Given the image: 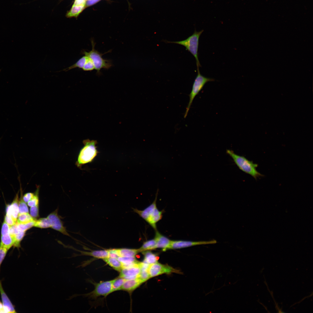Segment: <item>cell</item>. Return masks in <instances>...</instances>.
<instances>
[{"label":"cell","instance_id":"cell-1","mask_svg":"<svg viewBox=\"0 0 313 313\" xmlns=\"http://www.w3.org/2000/svg\"><path fill=\"white\" fill-rule=\"evenodd\" d=\"M226 153L232 158L237 166L242 171L250 175L256 179L263 176L256 170V168L258 166L257 164L254 163L243 156L235 154L232 150H227Z\"/></svg>","mask_w":313,"mask_h":313},{"label":"cell","instance_id":"cell-2","mask_svg":"<svg viewBox=\"0 0 313 313\" xmlns=\"http://www.w3.org/2000/svg\"><path fill=\"white\" fill-rule=\"evenodd\" d=\"M92 48L91 50L88 52L83 50L82 51V54L89 58L93 62L97 70L98 74H100V70L102 69H108L112 66L111 61L105 59L103 58L102 56L105 54L111 52V50L108 51L104 54L100 53L95 48V43L93 39H91Z\"/></svg>","mask_w":313,"mask_h":313},{"label":"cell","instance_id":"cell-3","mask_svg":"<svg viewBox=\"0 0 313 313\" xmlns=\"http://www.w3.org/2000/svg\"><path fill=\"white\" fill-rule=\"evenodd\" d=\"M84 146L81 150L76 164L80 168L84 164L91 162L98 153L96 140L88 139L83 141Z\"/></svg>","mask_w":313,"mask_h":313},{"label":"cell","instance_id":"cell-4","mask_svg":"<svg viewBox=\"0 0 313 313\" xmlns=\"http://www.w3.org/2000/svg\"><path fill=\"white\" fill-rule=\"evenodd\" d=\"M203 30L197 32L196 30L191 36L186 39L179 41H164L167 43H174L182 45L185 47L187 50L189 51L195 57L197 67V70H199V67L201 66L198 57V49L199 40L200 37L203 31Z\"/></svg>","mask_w":313,"mask_h":313},{"label":"cell","instance_id":"cell-5","mask_svg":"<svg viewBox=\"0 0 313 313\" xmlns=\"http://www.w3.org/2000/svg\"><path fill=\"white\" fill-rule=\"evenodd\" d=\"M214 80L212 78L203 76L201 74L199 70H197V74L193 82L191 91L189 95V100L184 114V118L187 117L194 98L203 89L205 84L208 82Z\"/></svg>","mask_w":313,"mask_h":313},{"label":"cell","instance_id":"cell-6","mask_svg":"<svg viewBox=\"0 0 313 313\" xmlns=\"http://www.w3.org/2000/svg\"><path fill=\"white\" fill-rule=\"evenodd\" d=\"M148 270L150 278L163 274L179 273L178 270L168 265L162 264L158 262L150 265Z\"/></svg>","mask_w":313,"mask_h":313},{"label":"cell","instance_id":"cell-7","mask_svg":"<svg viewBox=\"0 0 313 313\" xmlns=\"http://www.w3.org/2000/svg\"><path fill=\"white\" fill-rule=\"evenodd\" d=\"M140 263L138 262L123 267L120 271V276L126 280L132 279L139 277L141 272Z\"/></svg>","mask_w":313,"mask_h":313},{"label":"cell","instance_id":"cell-8","mask_svg":"<svg viewBox=\"0 0 313 313\" xmlns=\"http://www.w3.org/2000/svg\"><path fill=\"white\" fill-rule=\"evenodd\" d=\"M58 212V209H57L49 214L47 217L50 221L51 228L65 235L70 236V235L64 226Z\"/></svg>","mask_w":313,"mask_h":313},{"label":"cell","instance_id":"cell-9","mask_svg":"<svg viewBox=\"0 0 313 313\" xmlns=\"http://www.w3.org/2000/svg\"><path fill=\"white\" fill-rule=\"evenodd\" d=\"M216 243V241L215 240L199 241L184 240L172 241L169 249H180L198 245L215 244Z\"/></svg>","mask_w":313,"mask_h":313},{"label":"cell","instance_id":"cell-10","mask_svg":"<svg viewBox=\"0 0 313 313\" xmlns=\"http://www.w3.org/2000/svg\"><path fill=\"white\" fill-rule=\"evenodd\" d=\"M112 280L102 282L97 284L92 292L93 297L100 296H106L112 292Z\"/></svg>","mask_w":313,"mask_h":313},{"label":"cell","instance_id":"cell-11","mask_svg":"<svg viewBox=\"0 0 313 313\" xmlns=\"http://www.w3.org/2000/svg\"><path fill=\"white\" fill-rule=\"evenodd\" d=\"M154 238L156 242L155 249L157 248H161L163 251L169 249L171 240L161 234L156 230Z\"/></svg>","mask_w":313,"mask_h":313},{"label":"cell","instance_id":"cell-12","mask_svg":"<svg viewBox=\"0 0 313 313\" xmlns=\"http://www.w3.org/2000/svg\"><path fill=\"white\" fill-rule=\"evenodd\" d=\"M0 293L5 313L16 312L14 305L3 289L0 280Z\"/></svg>","mask_w":313,"mask_h":313},{"label":"cell","instance_id":"cell-13","mask_svg":"<svg viewBox=\"0 0 313 313\" xmlns=\"http://www.w3.org/2000/svg\"><path fill=\"white\" fill-rule=\"evenodd\" d=\"M19 192L16 194L11 204L8 205L6 209V214L11 216L16 221L19 213Z\"/></svg>","mask_w":313,"mask_h":313},{"label":"cell","instance_id":"cell-14","mask_svg":"<svg viewBox=\"0 0 313 313\" xmlns=\"http://www.w3.org/2000/svg\"><path fill=\"white\" fill-rule=\"evenodd\" d=\"M143 283L139 278L134 279L126 280L121 290L129 292H132Z\"/></svg>","mask_w":313,"mask_h":313},{"label":"cell","instance_id":"cell-15","mask_svg":"<svg viewBox=\"0 0 313 313\" xmlns=\"http://www.w3.org/2000/svg\"><path fill=\"white\" fill-rule=\"evenodd\" d=\"M158 191V190H157L154 201L150 205L143 210H140L137 209L134 210L135 212L138 214L140 216L146 221L148 219L151 214L155 208L156 207V201Z\"/></svg>","mask_w":313,"mask_h":313},{"label":"cell","instance_id":"cell-16","mask_svg":"<svg viewBox=\"0 0 313 313\" xmlns=\"http://www.w3.org/2000/svg\"><path fill=\"white\" fill-rule=\"evenodd\" d=\"M163 211H159L156 207L150 214L147 222L156 230V223L162 218Z\"/></svg>","mask_w":313,"mask_h":313},{"label":"cell","instance_id":"cell-17","mask_svg":"<svg viewBox=\"0 0 313 313\" xmlns=\"http://www.w3.org/2000/svg\"><path fill=\"white\" fill-rule=\"evenodd\" d=\"M14 243L13 236L10 235L9 233L1 236L0 246L8 250L13 246Z\"/></svg>","mask_w":313,"mask_h":313},{"label":"cell","instance_id":"cell-18","mask_svg":"<svg viewBox=\"0 0 313 313\" xmlns=\"http://www.w3.org/2000/svg\"><path fill=\"white\" fill-rule=\"evenodd\" d=\"M150 265L143 261L140 263L141 272L138 278L143 282L150 278L148 270Z\"/></svg>","mask_w":313,"mask_h":313},{"label":"cell","instance_id":"cell-19","mask_svg":"<svg viewBox=\"0 0 313 313\" xmlns=\"http://www.w3.org/2000/svg\"><path fill=\"white\" fill-rule=\"evenodd\" d=\"M119 257H134L139 252V249H132L126 248L117 249Z\"/></svg>","mask_w":313,"mask_h":313},{"label":"cell","instance_id":"cell-20","mask_svg":"<svg viewBox=\"0 0 313 313\" xmlns=\"http://www.w3.org/2000/svg\"><path fill=\"white\" fill-rule=\"evenodd\" d=\"M116 270L120 272L123 267L122 263L117 258L108 257L103 259Z\"/></svg>","mask_w":313,"mask_h":313},{"label":"cell","instance_id":"cell-21","mask_svg":"<svg viewBox=\"0 0 313 313\" xmlns=\"http://www.w3.org/2000/svg\"><path fill=\"white\" fill-rule=\"evenodd\" d=\"M85 255L103 259L108 257V250H93L90 252H83Z\"/></svg>","mask_w":313,"mask_h":313},{"label":"cell","instance_id":"cell-22","mask_svg":"<svg viewBox=\"0 0 313 313\" xmlns=\"http://www.w3.org/2000/svg\"><path fill=\"white\" fill-rule=\"evenodd\" d=\"M144 259L143 261L149 265L157 262L159 257L155 253L149 251L143 252Z\"/></svg>","mask_w":313,"mask_h":313},{"label":"cell","instance_id":"cell-23","mask_svg":"<svg viewBox=\"0 0 313 313\" xmlns=\"http://www.w3.org/2000/svg\"><path fill=\"white\" fill-rule=\"evenodd\" d=\"M85 6H77L73 5L70 10L68 12L66 16L68 17H77L85 8Z\"/></svg>","mask_w":313,"mask_h":313},{"label":"cell","instance_id":"cell-24","mask_svg":"<svg viewBox=\"0 0 313 313\" xmlns=\"http://www.w3.org/2000/svg\"><path fill=\"white\" fill-rule=\"evenodd\" d=\"M156 242L155 239L144 242L141 247L139 249V252L155 249Z\"/></svg>","mask_w":313,"mask_h":313},{"label":"cell","instance_id":"cell-25","mask_svg":"<svg viewBox=\"0 0 313 313\" xmlns=\"http://www.w3.org/2000/svg\"><path fill=\"white\" fill-rule=\"evenodd\" d=\"M34 227L40 228H51L50 221L47 217L41 218L35 220Z\"/></svg>","mask_w":313,"mask_h":313},{"label":"cell","instance_id":"cell-26","mask_svg":"<svg viewBox=\"0 0 313 313\" xmlns=\"http://www.w3.org/2000/svg\"><path fill=\"white\" fill-rule=\"evenodd\" d=\"M88 59V57L84 55L81 58L75 63L64 69L63 71L66 72L76 68H79L82 69L85 65Z\"/></svg>","mask_w":313,"mask_h":313},{"label":"cell","instance_id":"cell-27","mask_svg":"<svg viewBox=\"0 0 313 313\" xmlns=\"http://www.w3.org/2000/svg\"><path fill=\"white\" fill-rule=\"evenodd\" d=\"M17 223H26L36 220L33 218L28 213L19 214Z\"/></svg>","mask_w":313,"mask_h":313},{"label":"cell","instance_id":"cell-28","mask_svg":"<svg viewBox=\"0 0 313 313\" xmlns=\"http://www.w3.org/2000/svg\"><path fill=\"white\" fill-rule=\"evenodd\" d=\"M126 279L120 276L112 280V292L120 290Z\"/></svg>","mask_w":313,"mask_h":313},{"label":"cell","instance_id":"cell-29","mask_svg":"<svg viewBox=\"0 0 313 313\" xmlns=\"http://www.w3.org/2000/svg\"><path fill=\"white\" fill-rule=\"evenodd\" d=\"M20 190L21 192V196L19 201L18 206L19 210V214L22 213H28V209L27 205L26 203L23 201L22 197V191L21 185L20 182Z\"/></svg>","mask_w":313,"mask_h":313},{"label":"cell","instance_id":"cell-30","mask_svg":"<svg viewBox=\"0 0 313 313\" xmlns=\"http://www.w3.org/2000/svg\"><path fill=\"white\" fill-rule=\"evenodd\" d=\"M117 259L122 263L123 267L128 266L137 262L136 260L135 256L130 257H119Z\"/></svg>","mask_w":313,"mask_h":313},{"label":"cell","instance_id":"cell-31","mask_svg":"<svg viewBox=\"0 0 313 313\" xmlns=\"http://www.w3.org/2000/svg\"><path fill=\"white\" fill-rule=\"evenodd\" d=\"M39 187L37 186V189L34 193L33 198L28 202V205L30 207H32L39 204Z\"/></svg>","mask_w":313,"mask_h":313},{"label":"cell","instance_id":"cell-32","mask_svg":"<svg viewBox=\"0 0 313 313\" xmlns=\"http://www.w3.org/2000/svg\"><path fill=\"white\" fill-rule=\"evenodd\" d=\"M26 231H19L17 234L13 236L14 239V243L13 246L17 248L20 247V243L21 241L24 236Z\"/></svg>","mask_w":313,"mask_h":313},{"label":"cell","instance_id":"cell-33","mask_svg":"<svg viewBox=\"0 0 313 313\" xmlns=\"http://www.w3.org/2000/svg\"><path fill=\"white\" fill-rule=\"evenodd\" d=\"M31 221L26 223H16L18 229L19 231H26L31 228L34 227L35 221Z\"/></svg>","mask_w":313,"mask_h":313},{"label":"cell","instance_id":"cell-34","mask_svg":"<svg viewBox=\"0 0 313 313\" xmlns=\"http://www.w3.org/2000/svg\"><path fill=\"white\" fill-rule=\"evenodd\" d=\"M84 71H91L95 69L94 64L92 61L88 57L87 61L82 68Z\"/></svg>","mask_w":313,"mask_h":313},{"label":"cell","instance_id":"cell-35","mask_svg":"<svg viewBox=\"0 0 313 313\" xmlns=\"http://www.w3.org/2000/svg\"><path fill=\"white\" fill-rule=\"evenodd\" d=\"M39 205L31 207L30 208V215L35 219H37L39 216Z\"/></svg>","mask_w":313,"mask_h":313},{"label":"cell","instance_id":"cell-36","mask_svg":"<svg viewBox=\"0 0 313 313\" xmlns=\"http://www.w3.org/2000/svg\"><path fill=\"white\" fill-rule=\"evenodd\" d=\"M7 249L0 246V271L1 265L4 260L8 251Z\"/></svg>","mask_w":313,"mask_h":313},{"label":"cell","instance_id":"cell-37","mask_svg":"<svg viewBox=\"0 0 313 313\" xmlns=\"http://www.w3.org/2000/svg\"><path fill=\"white\" fill-rule=\"evenodd\" d=\"M4 221L10 226L15 224L17 223V221L11 216L7 214L5 216Z\"/></svg>","mask_w":313,"mask_h":313},{"label":"cell","instance_id":"cell-38","mask_svg":"<svg viewBox=\"0 0 313 313\" xmlns=\"http://www.w3.org/2000/svg\"><path fill=\"white\" fill-rule=\"evenodd\" d=\"M10 227V226L4 221L2 225L1 230V236L9 233Z\"/></svg>","mask_w":313,"mask_h":313},{"label":"cell","instance_id":"cell-39","mask_svg":"<svg viewBox=\"0 0 313 313\" xmlns=\"http://www.w3.org/2000/svg\"><path fill=\"white\" fill-rule=\"evenodd\" d=\"M108 257L117 259L119 257L117 249L108 250Z\"/></svg>","mask_w":313,"mask_h":313},{"label":"cell","instance_id":"cell-40","mask_svg":"<svg viewBox=\"0 0 313 313\" xmlns=\"http://www.w3.org/2000/svg\"><path fill=\"white\" fill-rule=\"evenodd\" d=\"M19 231L18 229L17 226L15 224L10 226L9 230V234L12 236H14L17 234Z\"/></svg>","mask_w":313,"mask_h":313},{"label":"cell","instance_id":"cell-41","mask_svg":"<svg viewBox=\"0 0 313 313\" xmlns=\"http://www.w3.org/2000/svg\"><path fill=\"white\" fill-rule=\"evenodd\" d=\"M34 194V193L32 192H28L25 194L23 196V201L25 203H28L33 198Z\"/></svg>","mask_w":313,"mask_h":313},{"label":"cell","instance_id":"cell-42","mask_svg":"<svg viewBox=\"0 0 313 313\" xmlns=\"http://www.w3.org/2000/svg\"><path fill=\"white\" fill-rule=\"evenodd\" d=\"M100 0H86L85 7H87L92 5L99 1Z\"/></svg>","mask_w":313,"mask_h":313},{"label":"cell","instance_id":"cell-43","mask_svg":"<svg viewBox=\"0 0 313 313\" xmlns=\"http://www.w3.org/2000/svg\"><path fill=\"white\" fill-rule=\"evenodd\" d=\"M87 0H75L73 5L77 6H85Z\"/></svg>","mask_w":313,"mask_h":313},{"label":"cell","instance_id":"cell-44","mask_svg":"<svg viewBox=\"0 0 313 313\" xmlns=\"http://www.w3.org/2000/svg\"><path fill=\"white\" fill-rule=\"evenodd\" d=\"M0 313H5L2 302L0 301Z\"/></svg>","mask_w":313,"mask_h":313},{"label":"cell","instance_id":"cell-45","mask_svg":"<svg viewBox=\"0 0 313 313\" xmlns=\"http://www.w3.org/2000/svg\"></svg>","mask_w":313,"mask_h":313}]
</instances>
